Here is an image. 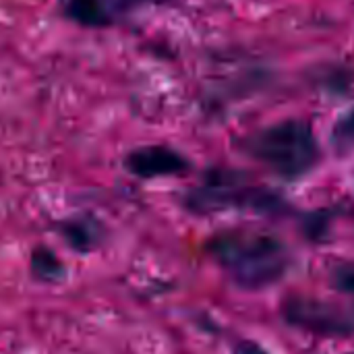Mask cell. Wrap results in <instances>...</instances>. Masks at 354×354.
<instances>
[{
	"mask_svg": "<svg viewBox=\"0 0 354 354\" xmlns=\"http://www.w3.org/2000/svg\"><path fill=\"white\" fill-rule=\"evenodd\" d=\"M207 249L218 266L245 288H263L280 280L288 268L286 247L263 232H224L214 236Z\"/></svg>",
	"mask_w": 354,
	"mask_h": 354,
	"instance_id": "6da1fadb",
	"label": "cell"
},
{
	"mask_svg": "<svg viewBox=\"0 0 354 354\" xmlns=\"http://www.w3.org/2000/svg\"><path fill=\"white\" fill-rule=\"evenodd\" d=\"M241 149L278 176L299 178L319 162V145L311 127L303 120H282L247 135Z\"/></svg>",
	"mask_w": 354,
	"mask_h": 354,
	"instance_id": "7a4b0ae2",
	"label": "cell"
},
{
	"mask_svg": "<svg viewBox=\"0 0 354 354\" xmlns=\"http://www.w3.org/2000/svg\"><path fill=\"white\" fill-rule=\"evenodd\" d=\"M282 315L286 324L315 336L346 338L354 334V305L292 295L284 299Z\"/></svg>",
	"mask_w": 354,
	"mask_h": 354,
	"instance_id": "3957f363",
	"label": "cell"
},
{
	"mask_svg": "<svg viewBox=\"0 0 354 354\" xmlns=\"http://www.w3.org/2000/svg\"><path fill=\"white\" fill-rule=\"evenodd\" d=\"M266 191L245 187L232 172H212L205 183L193 189L187 197V205L195 212H216L226 207H266L272 203Z\"/></svg>",
	"mask_w": 354,
	"mask_h": 354,
	"instance_id": "277c9868",
	"label": "cell"
},
{
	"mask_svg": "<svg viewBox=\"0 0 354 354\" xmlns=\"http://www.w3.org/2000/svg\"><path fill=\"white\" fill-rule=\"evenodd\" d=\"M124 168L139 178L176 176L189 170V162L183 153L166 145H145L133 149L124 158Z\"/></svg>",
	"mask_w": 354,
	"mask_h": 354,
	"instance_id": "5b68a950",
	"label": "cell"
},
{
	"mask_svg": "<svg viewBox=\"0 0 354 354\" xmlns=\"http://www.w3.org/2000/svg\"><path fill=\"white\" fill-rule=\"evenodd\" d=\"M64 15L83 27H106L110 12L102 0H64Z\"/></svg>",
	"mask_w": 354,
	"mask_h": 354,
	"instance_id": "8992f818",
	"label": "cell"
},
{
	"mask_svg": "<svg viewBox=\"0 0 354 354\" xmlns=\"http://www.w3.org/2000/svg\"><path fill=\"white\" fill-rule=\"evenodd\" d=\"M31 274L41 282H56L64 276V268L56 253L39 247L31 253Z\"/></svg>",
	"mask_w": 354,
	"mask_h": 354,
	"instance_id": "52a82bcc",
	"label": "cell"
},
{
	"mask_svg": "<svg viewBox=\"0 0 354 354\" xmlns=\"http://www.w3.org/2000/svg\"><path fill=\"white\" fill-rule=\"evenodd\" d=\"M62 234H64V241H68L79 251H89L97 243V236H100L93 222H85V220L64 222Z\"/></svg>",
	"mask_w": 354,
	"mask_h": 354,
	"instance_id": "ba28073f",
	"label": "cell"
},
{
	"mask_svg": "<svg viewBox=\"0 0 354 354\" xmlns=\"http://www.w3.org/2000/svg\"><path fill=\"white\" fill-rule=\"evenodd\" d=\"M332 286L344 295H353L354 297V261L351 263H340L332 270Z\"/></svg>",
	"mask_w": 354,
	"mask_h": 354,
	"instance_id": "9c48e42d",
	"label": "cell"
},
{
	"mask_svg": "<svg viewBox=\"0 0 354 354\" xmlns=\"http://www.w3.org/2000/svg\"><path fill=\"white\" fill-rule=\"evenodd\" d=\"M334 141L340 147H351V145H354V108L342 120H338V124L334 129Z\"/></svg>",
	"mask_w": 354,
	"mask_h": 354,
	"instance_id": "30bf717a",
	"label": "cell"
},
{
	"mask_svg": "<svg viewBox=\"0 0 354 354\" xmlns=\"http://www.w3.org/2000/svg\"><path fill=\"white\" fill-rule=\"evenodd\" d=\"M234 354H270L263 346H259L257 342H251V340H243L236 344Z\"/></svg>",
	"mask_w": 354,
	"mask_h": 354,
	"instance_id": "8fae6325",
	"label": "cell"
},
{
	"mask_svg": "<svg viewBox=\"0 0 354 354\" xmlns=\"http://www.w3.org/2000/svg\"><path fill=\"white\" fill-rule=\"evenodd\" d=\"M124 4H137V2H145V0H122Z\"/></svg>",
	"mask_w": 354,
	"mask_h": 354,
	"instance_id": "7c38bea8",
	"label": "cell"
}]
</instances>
